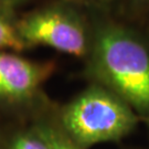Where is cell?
I'll list each match as a JSON object with an SVG mask.
<instances>
[{
  "instance_id": "obj_7",
  "label": "cell",
  "mask_w": 149,
  "mask_h": 149,
  "mask_svg": "<svg viewBox=\"0 0 149 149\" xmlns=\"http://www.w3.org/2000/svg\"><path fill=\"white\" fill-rule=\"evenodd\" d=\"M19 13L0 0V50L22 53L26 48L18 33Z\"/></svg>"
},
{
  "instance_id": "obj_3",
  "label": "cell",
  "mask_w": 149,
  "mask_h": 149,
  "mask_svg": "<svg viewBox=\"0 0 149 149\" xmlns=\"http://www.w3.org/2000/svg\"><path fill=\"white\" fill-rule=\"evenodd\" d=\"M93 15L73 0H43L18 16V33L26 51L53 49L83 62L93 40Z\"/></svg>"
},
{
  "instance_id": "obj_12",
  "label": "cell",
  "mask_w": 149,
  "mask_h": 149,
  "mask_svg": "<svg viewBox=\"0 0 149 149\" xmlns=\"http://www.w3.org/2000/svg\"><path fill=\"white\" fill-rule=\"evenodd\" d=\"M136 23L139 24L140 27L143 28V29L145 30V32L149 36V11L145 15V16L141 17V19H139Z\"/></svg>"
},
{
  "instance_id": "obj_11",
  "label": "cell",
  "mask_w": 149,
  "mask_h": 149,
  "mask_svg": "<svg viewBox=\"0 0 149 149\" xmlns=\"http://www.w3.org/2000/svg\"><path fill=\"white\" fill-rule=\"evenodd\" d=\"M10 118L6 117L3 114L0 113V149H2L3 143H5L6 133H7V127Z\"/></svg>"
},
{
  "instance_id": "obj_1",
  "label": "cell",
  "mask_w": 149,
  "mask_h": 149,
  "mask_svg": "<svg viewBox=\"0 0 149 149\" xmlns=\"http://www.w3.org/2000/svg\"><path fill=\"white\" fill-rule=\"evenodd\" d=\"M92 15L93 40L81 76L113 91L149 125V36L136 22Z\"/></svg>"
},
{
  "instance_id": "obj_5",
  "label": "cell",
  "mask_w": 149,
  "mask_h": 149,
  "mask_svg": "<svg viewBox=\"0 0 149 149\" xmlns=\"http://www.w3.org/2000/svg\"><path fill=\"white\" fill-rule=\"evenodd\" d=\"M58 106L59 103L48 95L28 118L42 136L49 149H84L73 140L62 126Z\"/></svg>"
},
{
  "instance_id": "obj_10",
  "label": "cell",
  "mask_w": 149,
  "mask_h": 149,
  "mask_svg": "<svg viewBox=\"0 0 149 149\" xmlns=\"http://www.w3.org/2000/svg\"><path fill=\"white\" fill-rule=\"evenodd\" d=\"M8 7H10L12 10L20 13L22 11L27 10L37 3L41 2L43 0H2Z\"/></svg>"
},
{
  "instance_id": "obj_13",
  "label": "cell",
  "mask_w": 149,
  "mask_h": 149,
  "mask_svg": "<svg viewBox=\"0 0 149 149\" xmlns=\"http://www.w3.org/2000/svg\"><path fill=\"white\" fill-rule=\"evenodd\" d=\"M130 149H149V147H145V148H130Z\"/></svg>"
},
{
  "instance_id": "obj_4",
  "label": "cell",
  "mask_w": 149,
  "mask_h": 149,
  "mask_svg": "<svg viewBox=\"0 0 149 149\" xmlns=\"http://www.w3.org/2000/svg\"><path fill=\"white\" fill-rule=\"evenodd\" d=\"M56 70L53 60H33L0 50V113L8 118L29 117L48 96L44 85Z\"/></svg>"
},
{
  "instance_id": "obj_6",
  "label": "cell",
  "mask_w": 149,
  "mask_h": 149,
  "mask_svg": "<svg viewBox=\"0 0 149 149\" xmlns=\"http://www.w3.org/2000/svg\"><path fill=\"white\" fill-rule=\"evenodd\" d=\"M2 149H49L29 118H10Z\"/></svg>"
},
{
  "instance_id": "obj_8",
  "label": "cell",
  "mask_w": 149,
  "mask_h": 149,
  "mask_svg": "<svg viewBox=\"0 0 149 149\" xmlns=\"http://www.w3.org/2000/svg\"><path fill=\"white\" fill-rule=\"evenodd\" d=\"M87 10L111 17H122L127 0H73Z\"/></svg>"
},
{
  "instance_id": "obj_9",
  "label": "cell",
  "mask_w": 149,
  "mask_h": 149,
  "mask_svg": "<svg viewBox=\"0 0 149 149\" xmlns=\"http://www.w3.org/2000/svg\"><path fill=\"white\" fill-rule=\"evenodd\" d=\"M149 11V0H127L122 17L126 20L137 22Z\"/></svg>"
},
{
  "instance_id": "obj_2",
  "label": "cell",
  "mask_w": 149,
  "mask_h": 149,
  "mask_svg": "<svg viewBox=\"0 0 149 149\" xmlns=\"http://www.w3.org/2000/svg\"><path fill=\"white\" fill-rule=\"evenodd\" d=\"M66 133L84 149L126 138L141 122L125 101L95 82L58 106Z\"/></svg>"
}]
</instances>
